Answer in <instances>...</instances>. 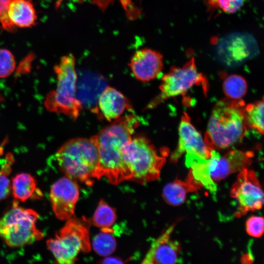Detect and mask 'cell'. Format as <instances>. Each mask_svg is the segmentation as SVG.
Instances as JSON below:
<instances>
[{
  "label": "cell",
  "instance_id": "6da1fadb",
  "mask_svg": "<svg viewBox=\"0 0 264 264\" xmlns=\"http://www.w3.org/2000/svg\"><path fill=\"white\" fill-rule=\"evenodd\" d=\"M139 124L135 115H125L113 120L96 135L99 154L97 179L105 176L115 185L132 180V174L124 161L121 149Z\"/></svg>",
  "mask_w": 264,
  "mask_h": 264
},
{
  "label": "cell",
  "instance_id": "7a4b0ae2",
  "mask_svg": "<svg viewBox=\"0 0 264 264\" xmlns=\"http://www.w3.org/2000/svg\"><path fill=\"white\" fill-rule=\"evenodd\" d=\"M242 100L226 98L219 101L211 114L204 141L214 150L228 149L245 136L247 125Z\"/></svg>",
  "mask_w": 264,
  "mask_h": 264
},
{
  "label": "cell",
  "instance_id": "3957f363",
  "mask_svg": "<svg viewBox=\"0 0 264 264\" xmlns=\"http://www.w3.org/2000/svg\"><path fill=\"white\" fill-rule=\"evenodd\" d=\"M55 155L58 166L66 176L88 186L93 184L99 163L96 135L68 140Z\"/></svg>",
  "mask_w": 264,
  "mask_h": 264
},
{
  "label": "cell",
  "instance_id": "277c9868",
  "mask_svg": "<svg viewBox=\"0 0 264 264\" xmlns=\"http://www.w3.org/2000/svg\"><path fill=\"white\" fill-rule=\"evenodd\" d=\"M54 70L57 75V87L46 95L45 107L49 111L75 119L80 115L82 105L76 96L77 75L73 54L62 57Z\"/></svg>",
  "mask_w": 264,
  "mask_h": 264
},
{
  "label": "cell",
  "instance_id": "5b68a950",
  "mask_svg": "<svg viewBox=\"0 0 264 264\" xmlns=\"http://www.w3.org/2000/svg\"><path fill=\"white\" fill-rule=\"evenodd\" d=\"M122 157L131 171L132 181L144 184L158 179L166 159L143 136L131 138L122 147Z\"/></svg>",
  "mask_w": 264,
  "mask_h": 264
},
{
  "label": "cell",
  "instance_id": "8992f818",
  "mask_svg": "<svg viewBox=\"0 0 264 264\" xmlns=\"http://www.w3.org/2000/svg\"><path fill=\"white\" fill-rule=\"evenodd\" d=\"M66 220L55 237L46 242L48 249L61 264H73L80 252L88 253L91 249L88 228L84 220L74 216Z\"/></svg>",
  "mask_w": 264,
  "mask_h": 264
},
{
  "label": "cell",
  "instance_id": "52a82bcc",
  "mask_svg": "<svg viewBox=\"0 0 264 264\" xmlns=\"http://www.w3.org/2000/svg\"><path fill=\"white\" fill-rule=\"evenodd\" d=\"M38 213L30 209L14 207L0 220V236L11 247H20L42 239L43 234L36 226Z\"/></svg>",
  "mask_w": 264,
  "mask_h": 264
},
{
  "label": "cell",
  "instance_id": "ba28073f",
  "mask_svg": "<svg viewBox=\"0 0 264 264\" xmlns=\"http://www.w3.org/2000/svg\"><path fill=\"white\" fill-rule=\"evenodd\" d=\"M160 93L148 104L154 108L168 98L186 93L195 85H202L207 89L206 80L197 68L195 59L191 58L182 67L173 66L162 77Z\"/></svg>",
  "mask_w": 264,
  "mask_h": 264
},
{
  "label": "cell",
  "instance_id": "9c48e42d",
  "mask_svg": "<svg viewBox=\"0 0 264 264\" xmlns=\"http://www.w3.org/2000/svg\"><path fill=\"white\" fill-rule=\"evenodd\" d=\"M230 195L238 204L237 217L260 209L263 205L264 193L259 181L255 172L248 168L239 172Z\"/></svg>",
  "mask_w": 264,
  "mask_h": 264
},
{
  "label": "cell",
  "instance_id": "30bf717a",
  "mask_svg": "<svg viewBox=\"0 0 264 264\" xmlns=\"http://www.w3.org/2000/svg\"><path fill=\"white\" fill-rule=\"evenodd\" d=\"M79 189L75 180L66 176L56 181L52 186L50 198L53 212L60 220H67L74 216Z\"/></svg>",
  "mask_w": 264,
  "mask_h": 264
},
{
  "label": "cell",
  "instance_id": "8fae6325",
  "mask_svg": "<svg viewBox=\"0 0 264 264\" xmlns=\"http://www.w3.org/2000/svg\"><path fill=\"white\" fill-rule=\"evenodd\" d=\"M178 133V146L171 156L172 161H177L184 153L194 154L204 158L210 157L213 149L207 145L185 112L183 113L180 122Z\"/></svg>",
  "mask_w": 264,
  "mask_h": 264
},
{
  "label": "cell",
  "instance_id": "7c38bea8",
  "mask_svg": "<svg viewBox=\"0 0 264 264\" xmlns=\"http://www.w3.org/2000/svg\"><path fill=\"white\" fill-rule=\"evenodd\" d=\"M175 225L172 224L154 241L142 264H174L182 262L179 242L171 239Z\"/></svg>",
  "mask_w": 264,
  "mask_h": 264
},
{
  "label": "cell",
  "instance_id": "4fadbf2b",
  "mask_svg": "<svg viewBox=\"0 0 264 264\" xmlns=\"http://www.w3.org/2000/svg\"><path fill=\"white\" fill-rule=\"evenodd\" d=\"M129 66L134 77L143 82L157 77L163 68V57L158 52L143 48L132 56Z\"/></svg>",
  "mask_w": 264,
  "mask_h": 264
},
{
  "label": "cell",
  "instance_id": "5bb4252c",
  "mask_svg": "<svg viewBox=\"0 0 264 264\" xmlns=\"http://www.w3.org/2000/svg\"><path fill=\"white\" fill-rule=\"evenodd\" d=\"M253 156L252 152L238 150H231L222 156L219 154L215 169L211 173V178L215 182H218L231 174L248 168L252 163Z\"/></svg>",
  "mask_w": 264,
  "mask_h": 264
},
{
  "label": "cell",
  "instance_id": "9a60e30c",
  "mask_svg": "<svg viewBox=\"0 0 264 264\" xmlns=\"http://www.w3.org/2000/svg\"><path fill=\"white\" fill-rule=\"evenodd\" d=\"M252 39L244 35H232L220 43L219 48L222 57L230 62H240L256 53V45Z\"/></svg>",
  "mask_w": 264,
  "mask_h": 264
},
{
  "label": "cell",
  "instance_id": "2e32d148",
  "mask_svg": "<svg viewBox=\"0 0 264 264\" xmlns=\"http://www.w3.org/2000/svg\"><path fill=\"white\" fill-rule=\"evenodd\" d=\"M97 105L104 117L110 122L119 118L126 109H131L125 96L110 87H106L103 90Z\"/></svg>",
  "mask_w": 264,
  "mask_h": 264
},
{
  "label": "cell",
  "instance_id": "e0dca14e",
  "mask_svg": "<svg viewBox=\"0 0 264 264\" xmlns=\"http://www.w3.org/2000/svg\"><path fill=\"white\" fill-rule=\"evenodd\" d=\"M1 20L14 28L29 27L35 24L37 16L30 0H13Z\"/></svg>",
  "mask_w": 264,
  "mask_h": 264
},
{
  "label": "cell",
  "instance_id": "ac0fdd59",
  "mask_svg": "<svg viewBox=\"0 0 264 264\" xmlns=\"http://www.w3.org/2000/svg\"><path fill=\"white\" fill-rule=\"evenodd\" d=\"M201 187L189 172L184 180L176 179L167 184L163 190L162 197L169 205L178 206L185 202L189 193L196 192Z\"/></svg>",
  "mask_w": 264,
  "mask_h": 264
},
{
  "label": "cell",
  "instance_id": "d6986e66",
  "mask_svg": "<svg viewBox=\"0 0 264 264\" xmlns=\"http://www.w3.org/2000/svg\"><path fill=\"white\" fill-rule=\"evenodd\" d=\"M185 165L190 169L194 178L213 195L215 196L217 185L211 177L207 158L191 154H186Z\"/></svg>",
  "mask_w": 264,
  "mask_h": 264
},
{
  "label": "cell",
  "instance_id": "ffe728a7",
  "mask_svg": "<svg viewBox=\"0 0 264 264\" xmlns=\"http://www.w3.org/2000/svg\"><path fill=\"white\" fill-rule=\"evenodd\" d=\"M79 83H77L76 96L82 105L97 104L100 94L106 87L105 81L99 76L91 75L83 77Z\"/></svg>",
  "mask_w": 264,
  "mask_h": 264
},
{
  "label": "cell",
  "instance_id": "44dd1931",
  "mask_svg": "<svg viewBox=\"0 0 264 264\" xmlns=\"http://www.w3.org/2000/svg\"><path fill=\"white\" fill-rule=\"evenodd\" d=\"M36 189V182L30 174L21 173L16 175L12 182V190L14 197L24 201L33 194Z\"/></svg>",
  "mask_w": 264,
  "mask_h": 264
},
{
  "label": "cell",
  "instance_id": "7402d4cb",
  "mask_svg": "<svg viewBox=\"0 0 264 264\" xmlns=\"http://www.w3.org/2000/svg\"><path fill=\"white\" fill-rule=\"evenodd\" d=\"M101 232L93 238L92 247L95 252L102 256L111 254L116 247V240L110 228H101Z\"/></svg>",
  "mask_w": 264,
  "mask_h": 264
},
{
  "label": "cell",
  "instance_id": "603a6c76",
  "mask_svg": "<svg viewBox=\"0 0 264 264\" xmlns=\"http://www.w3.org/2000/svg\"><path fill=\"white\" fill-rule=\"evenodd\" d=\"M264 100L245 106V119L247 127L264 134Z\"/></svg>",
  "mask_w": 264,
  "mask_h": 264
},
{
  "label": "cell",
  "instance_id": "cb8c5ba5",
  "mask_svg": "<svg viewBox=\"0 0 264 264\" xmlns=\"http://www.w3.org/2000/svg\"><path fill=\"white\" fill-rule=\"evenodd\" d=\"M223 90L227 98L241 100L247 90V84L242 76L231 75L226 77L223 81Z\"/></svg>",
  "mask_w": 264,
  "mask_h": 264
},
{
  "label": "cell",
  "instance_id": "d4e9b609",
  "mask_svg": "<svg viewBox=\"0 0 264 264\" xmlns=\"http://www.w3.org/2000/svg\"><path fill=\"white\" fill-rule=\"evenodd\" d=\"M117 219L115 210L101 199L92 218V224L101 228H110Z\"/></svg>",
  "mask_w": 264,
  "mask_h": 264
},
{
  "label": "cell",
  "instance_id": "484cf974",
  "mask_svg": "<svg viewBox=\"0 0 264 264\" xmlns=\"http://www.w3.org/2000/svg\"><path fill=\"white\" fill-rule=\"evenodd\" d=\"M245 0H205L210 10H220L226 13L236 12L244 4Z\"/></svg>",
  "mask_w": 264,
  "mask_h": 264
},
{
  "label": "cell",
  "instance_id": "4316f807",
  "mask_svg": "<svg viewBox=\"0 0 264 264\" xmlns=\"http://www.w3.org/2000/svg\"><path fill=\"white\" fill-rule=\"evenodd\" d=\"M15 68V60L12 53L5 49H0V78L11 75Z\"/></svg>",
  "mask_w": 264,
  "mask_h": 264
},
{
  "label": "cell",
  "instance_id": "83f0119b",
  "mask_svg": "<svg viewBox=\"0 0 264 264\" xmlns=\"http://www.w3.org/2000/svg\"><path fill=\"white\" fill-rule=\"evenodd\" d=\"M10 172L11 166L8 163L0 170V200L6 198L12 190V183L8 177Z\"/></svg>",
  "mask_w": 264,
  "mask_h": 264
},
{
  "label": "cell",
  "instance_id": "f1b7e54d",
  "mask_svg": "<svg viewBox=\"0 0 264 264\" xmlns=\"http://www.w3.org/2000/svg\"><path fill=\"white\" fill-rule=\"evenodd\" d=\"M264 218L260 216L250 217L246 222V230L248 235L260 237L264 232Z\"/></svg>",
  "mask_w": 264,
  "mask_h": 264
},
{
  "label": "cell",
  "instance_id": "f546056e",
  "mask_svg": "<svg viewBox=\"0 0 264 264\" xmlns=\"http://www.w3.org/2000/svg\"><path fill=\"white\" fill-rule=\"evenodd\" d=\"M100 263L102 264H123L124 262L122 259L118 257H107Z\"/></svg>",
  "mask_w": 264,
  "mask_h": 264
},
{
  "label": "cell",
  "instance_id": "4dcf8cb0",
  "mask_svg": "<svg viewBox=\"0 0 264 264\" xmlns=\"http://www.w3.org/2000/svg\"><path fill=\"white\" fill-rule=\"evenodd\" d=\"M13 0H0V16L5 12L10 3Z\"/></svg>",
  "mask_w": 264,
  "mask_h": 264
},
{
  "label": "cell",
  "instance_id": "1f68e13d",
  "mask_svg": "<svg viewBox=\"0 0 264 264\" xmlns=\"http://www.w3.org/2000/svg\"><path fill=\"white\" fill-rule=\"evenodd\" d=\"M55 1V7L58 8L64 0H54Z\"/></svg>",
  "mask_w": 264,
  "mask_h": 264
},
{
  "label": "cell",
  "instance_id": "d6a6232c",
  "mask_svg": "<svg viewBox=\"0 0 264 264\" xmlns=\"http://www.w3.org/2000/svg\"><path fill=\"white\" fill-rule=\"evenodd\" d=\"M2 100V97L0 95V101Z\"/></svg>",
  "mask_w": 264,
  "mask_h": 264
}]
</instances>
